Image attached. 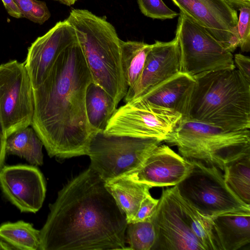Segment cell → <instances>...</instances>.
Returning a JSON list of instances; mask_svg holds the SVG:
<instances>
[{
    "label": "cell",
    "mask_w": 250,
    "mask_h": 250,
    "mask_svg": "<svg viewBox=\"0 0 250 250\" xmlns=\"http://www.w3.org/2000/svg\"><path fill=\"white\" fill-rule=\"evenodd\" d=\"M49 208L39 250H129L125 214L90 167L64 185Z\"/></svg>",
    "instance_id": "cell-1"
},
{
    "label": "cell",
    "mask_w": 250,
    "mask_h": 250,
    "mask_svg": "<svg viewBox=\"0 0 250 250\" xmlns=\"http://www.w3.org/2000/svg\"><path fill=\"white\" fill-rule=\"evenodd\" d=\"M93 79L77 40L58 57L42 83L33 89L31 125L48 155L69 158L87 155L98 132L90 125L85 94Z\"/></svg>",
    "instance_id": "cell-2"
},
{
    "label": "cell",
    "mask_w": 250,
    "mask_h": 250,
    "mask_svg": "<svg viewBox=\"0 0 250 250\" xmlns=\"http://www.w3.org/2000/svg\"><path fill=\"white\" fill-rule=\"evenodd\" d=\"M186 118L229 130L250 128V82L236 68L194 77Z\"/></svg>",
    "instance_id": "cell-3"
},
{
    "label": "cell",
    "mask_w": 250,
    "mask_h": 250,
    "mask_svg": "<svg viewBox=\"0 0 250 250\" xmlns=\"http://www.w3.org/2000/svg\"><path fill=\"white\" fill-rule=\"evenodd\" d=\"M76 30L93 82L119 103L128 87L122 66L121 41L105 16L82 9H72L66 19Z\"/></svg>",
    "instance_id": "cell-4"
},
{
    "label": "cell",
    "mask_w": 250,
    "mask_h": 250,
    "mask_svg": "<svg viewBox=\"0 0 250 250\" xmlns=\"http://www.w3.org/2000/svg\"><path fill=\"white\" fill-rule=\"evenodd\" d=\"M177 146L180 155L224 171L229 163L250 154V129L229 130L182 118L164 141Z\"/></svg>",
    "instance_id": "cell-5"
},
{
    "label": "cell",
    "mask_w": 250,
    "mask_h": 250,
    "mask_svg": "<svg viewBox=\"0 0 250 250\" xmlns=\"http://www.w3.org/2000/svg\"><path fill=\"white\" fill-rule=\"evenodd\" d=\"M162 141L154 138L108 135L96 132L89 144L90 167L105 182L139 167Z\"/></svg>",
    "instance_id": "cell-6"
},
{
    "label": "cell",
    "mask_w": 250,
    "mask_h": 250,
    "mask_svg": "<svg viewBox=\"0 0 250 250\" xmlns=\"http://www.w3.org/2000/svg\"><path fill=\"white\" fill-rule=\"evenodd\" d=\"M192 167L177 186L180 196L202 216L211 218L230 212L250 211V205L238 198L215 167L191 161Z\"/></svg>",
    "instance_id": "cell-7"
},
{
    "label": "cell",
    "mask_w": 250,
    "mask_h": 250,
    "mask_svg": "<svg viewBox=\"0 0 250 250\" xmlns=\"http://www.w3.org/2000/svg\"><path fill=\"white\" fill-rule=\"evenodd\" d=\"M175 36L180 47L181 72L194 77L208 72L236 68L232 53L181 12Z\"/></svg>",
    "instance_id": "cell-8"
},
{
    "label": "cell",
    "mask_w": 250,
    "mask_h": 250,
    "mask_svg": "<svg viewBox=\"0 0 250 250\" xmlns=\"http://www.w3.org/2000/svg\"><path fill=\"white\" fill-rule=\"evenodd\" d=\"M182 118L172 109L141 98L117 108L104 132L108 135L154 138L164 141Z\"/></svg>",
    "instance_id": "cell-9"
},
{
    "label": "cell",
    "mask_w": 250,
    "mask_h": 250,
    "mask_svg": "<svg viewBox=\"0 0 250 250\" xmlns=\"http://www.w3.org/2000/svg\"><path fill=\"white\" fill-rule=\"evenodd\" d=\"M34 113L33 88L24 63L0 64V126L5 137L31 126Z\"/></svg>",
    "instance_id": "cell-10"
},
{
    "label": "cell",
    "mask_w": 250,
    "mask_h": 250,
    "mask_svg": "<svg viewBox=\"0 0 250 250\" xmlns=\"http://www.w3.org/2000/svg\"><path fill=\"white\" fill-rule=\"evenodd\" d=\"M151 219L156 234L151 250H206L192 231L176 185L163 190Z\"/></svg>",
    "instance_id": "cell-11"
},
{
    "label": "cell",
    "mask_w": 250,
    "mask_h": 250,
    "mask_svg": "<svg viewBox=\"0 0 250 250\" xmlns=\"http://www.w3.org/2000/svg\"><path fill=\"white\" fill-rule=\"evenodd\" d=\"M194 21L205 28L228 51L239 46L237 11L224 0H171Z\"/></svg>",
    "instance_id": "cell-12"
},
{
    "label": "cell",
    "mask_w": 250,
    "mask_h": 250,
    "mask_svg": "<svg viewBox=\"0 0 250 250\" xmlns=\"http://www.w3.org/2000/svg\"><path fill=\"white\" fill-rule=\"evenodd\" d=\"M0 186L5 197L21 212L36 213L42 207L45 184L35 167L3 166L0 170Z\"/></svg>",
    "instance_id": "cell-13"
},
{
    "label": "cell",
    "mask_w": 250,
    "mask_h": 250,
    "mask_svg": "<svg viewBox=\"0 0 250 250\" xmlns=\"http://www.w3.org/2000/svg\"><path fill=\"white\" fill-rule=\"evenodd\" d=\"M77 40L75 29L65 19L31 44L23 63L33 89L42 83L59 55Z\"/></svg>",
    "instance_id": "cell-14"
},
{
    "label": "cell",
    "mask_w": 250,
    "mask_h": 250,
    "mask_svg": "<svg viewBox=\"0 0 250 250\" xmlns=\"http://www.w3.org/2000/svg\"><path fill=\"white\" fill-rule=\"evenodd\" d=\"M192 163L168 146L159 145L136 170L123 177L151 187L175 186L188 174Z\"/></svg>",
    "instance_id": "cell-15"
},
{
    "label": "cell",
    "mask_w": 250,
    "mask_h": 250,
    "mask_svg": "<svg viewBox=\"0 0 250 250\" xmlns=\"http://www.w3.org/2000/svg\"><path fill=\"white\" fill-rule=\"evenodd\" d=\"M181 58L177 37L169 42L155 41L146 57L141 76L135 85L128 89L126 103L138 98L150 89L180 71Z\"/></svg>",
    "instance_id": "cell-16"
},
{
    "label": "cell",
    "mask_w": 250,
    "mask_h": 250,
    "mask_svg": "<svg viewBox=\"0 0 250 250\" xmlns=\"http://www.w3.org/2000/svg\"><path fill=\"white\" fill-rule=\"evenodd\" d=\"M194 77L181 71L158 84L142 96L151 104L172 109L186 117Z\"/></svg>",
    "instance_id": "cell-17"
},
{
    "label": "cell",
    "mask_w": 250,
    "mask_h": 250,
    "mask_svg": "<svg viewBox=\"0 0 250 250\" xmlns=\"http://www.w3.org/2000/svg\"><path fill=\"white\" fill-rule=\"evenodd\" d=\"M211 220L218 250H237L250 243V211L225 213Z\"/></svg>",
    "instance_id": "cell-18"
},
{
    "label": "cell",
    "mask_w": 250,
    "mask_h": 250,
    "mask_svg": "<svg viewBox=\"0 0 250 250\" xmlns=\"http://www.w3.org/2000/svg\"><path fill=\"white\" fill-rule=\"evenodd\" d=\"M105 186L125 214L127 224L132 222L152 188L123 176L105 182Z\"/></svg>",
    "instance_id": "cell-19"
},
{
    "label": "cell",
    "mask_w": 250,
    "mask_h": 250,
    "mask_svg": "<svg viewBox=\"0 0 250 250\" xmlns=\"http://www.w3.org/2000/svg\"><path fill=\"white\" fill-rule=\"evenodd\" d=\"M114 99L103 88L91 83L85 94V108L90 125L97 131H104L117 110Z\"/></svg>",
    "instance_id": "cell-20"
},
{
    "label": "cell",
    "mask_w": 250,
    "mask_h": 250,
    "mask_svg": "<svg viewBox=\"0 0 250 250\" xmlns=\"http://www.w3.org/2000/svg\"><path fill=\"white\" fill-rule=\"evenodd\" d=\"M43 146L34 129L29 126L6 138L5 150L8 154L24 158L30 164L41 166L43 164Z\"/></svg>",
    "instance_id": "cell-21"
},
{
    "label": "cell",
    "mask_w": 250,
    "mask_h": 250,
    "mask_svg": "<svg viewBox=\"0 0 250 250\" xmlns=\"http://www.w3.org/2000/svg\"><path fill=\"white\" fill-rule=\"evenodd\" d=\"M121 46L122 69L128 89H130L141 76L152 44L143 42L121 40Z\"/></svg>",
    "instance_id": "cell-22"
},
{
    "label": "cell",
    "mask_w": 250,
    "mask_h": 250,
    "mask_svg": "<svg viewBox=\"0 0 250 250\" xmlns=\"http://www.w3.org/2000/svg\"><path fill=\"white\" fill-rule=\"evenodd\" d=\"M0 238L15 250H39L40 230L23 221L7 222L0 226Z\"/></svg>",
    "instance_id": "cell-23"
},
{
    "label": "cell",
    "mask_w": 250,
    "mask_h": 250,
    "mask_svg": "<svg viewBox=\"0 0 250 250\" xmlns=\"http://www.w3.org/2000/svg\"><path fill=\"white\" fill-rule=\"evenodd\" d=\"M224 171L229 188L241 201L250 205V154L229 163Z\"/></svg>",
    "instance_id": "cell-24"
},
{
    "label": "cell",
    "mask_w": 250,
    "mask_h": 250,
    "mask_svg": "<svg viewBox=\"0 0 250 250\" xmlns=\"http://www.w3.org/2000/svg\"><path fill=\"white\" fill-rule=\"evenodd\" d=\"M181 202L192 232L206 250H218L212 232L211 218L202 216L181 196Z\"/></svg>",
    "instance_id": "cell-25"
},
{
    "label": "cell",
    "mask_w": 250,
    "mask_h": 250,
    "mask_svg": "<svg viewBox=\"0 0 250 250\" xmlns=\"http://www.w3.org/2000/svg\"><path fill=\"white\" fill-rule=\"evenodd\" d=\"M126 231L129 250H151L156 234L151 219L127 224Z\"/></svg>",
    "instance_id": "cell-26"
},
{
    "label": "cell",
    "mask_w": 250,
    "mask_h": 250,
    "mask_svg": "<svg viewBox=\"0 0 250 250\" xmlns=\"http://www.w3.org/2000/svg\"><path fill=\"white\" fill-rule=\"evenodd\" d=\"M22 17L35 23L42 24L50 17L51 14L44 1L38 0H14Z\"/></svg>",
    "instance_id": "cell-27"
},
{
    "label": "cell",
    "mask_w": 250,
    "mask_h": 250,
    "mask_svg": "<svg viewBox=\"0 0 250 250\" xmlns=\"http://www.w3.org/2000/svg\"><path fill=\"white\" fill-rule=\"evenodd\" d=\"M142 13L153 19H172L179 14L167 7L162 0H136Z\"/></svg>",
    "instance_id": "cell-28"
},
{
    "label": "cell",
    "mask_w": 250,
    "mask_h": 250,
    "mask_svg": "<svg viewBox=\"0 0 250 250\" xmlns=\"http://www.w3.org/2000/svg\"><path fill=\"white\" fill-rule=\"evenodd\" d=\"M237 30L239 47L243 52L250 50V7H243L239 10Z\"/></svg>",
    "instance_id": "cell-29"
},
{
    "label": "cell",
    "mask_w": 250,
    "mask_h": 250,
    "mask_svg": "<svg viewBox=\"0 0 250 250\" xmlns=\"http://www.w3.org/2000/svg\"><path fill=\"white\" fill-rule=\"evenodd\" d=\"M159 199L154 198L150 193L142 201L139 209L132 222H141L150 219L153 215Z\"/></svg>",
    "instance_id": "cell-30"
},
{
    "label": "cell",
    "mask_w": 250,
    "mask_h": 250,
    "mask_svg": "<svg viewBox=\"0 0 250 250\" xmlns=\"http://www.w3.org/2000/svg\"><path fill=\"white\" fill-rule=\"evenodd\" d=\"M233 60L237 69L250 82V58L241 54H236L233 57Z\"/></svg>",
    "instance_id": "cell-31"
},
{
    "label": "cell",
    "mask_w": 250,
    "mask_h": 250,
    "mask_svg": "<svg viewBox=\"0 0 250 250\" xmlns=\"http://www.w3.org/2000/svg\"><path fill=\"white\" fill-rule=\"evenodd\" d=\"M8 14L17 19L22 18V14L14 0H1Z\"/></svg>",
    "instance_id": "cell-32"
},
{
    "label": "cell",
    "mask_w": 250,
    "mask_h": 250,
    "mask_svg": "<svg viewBox=\"0 0 250 250\" xmlns=\"http://www.w3.org/2000/svg\"><path fill=\"white\" fill-rule=\"evenodd\" d=\"M6 140V138L5 137L0 126V170L3 167L6 154L5 150Z\"/></svg>",
    "instance_id": "cell-33"
},
{
    "label": "cell",
    "mask_w": 250,
    "mask_h": 250,
    "mask_svg": "<svg viewBox=\"0 0 250 250\" xmlns=\"http://www.w3.org/2000/svg\"><path fill=\"white\" fill-rule=\"evenodd\" d=\"M230 6L235 9L239 10L241 7H250V0H224Z\"/></svg>",
    "instance_id": "cell-34"
},
{
    "label": "cell",
    "mask_w": 250,
    "mask_h": 250,
    "mask_svg": "<svg viewBox=\"0 0 250 250\" xmlns=\"http://www.w3.org/2000/svg\"><path fill=\"white\" fill-rule=\"evenodd\" d=\"M0 250H15L14 247L6 242L0 241Z\"/></svg>",
    "instance_id": "cell-35"
},
{
    "label": "cell",
    "mask_w": 250,
    "mask_h": 250,
    "mask_svg": "<svg viewBox=\"0 0 250 250\" xmlns=\"http://www.w3.org/2000/svg\"><path fill=\"white\" fill-rule=\"evenodd\" d=\"M57 1L62 4L70 6L73 5L78 0H53Z\"/></svg>",
    "instance_id": "cell-36"
}]
</instances>
